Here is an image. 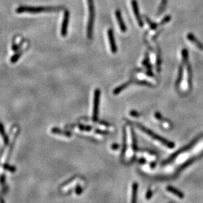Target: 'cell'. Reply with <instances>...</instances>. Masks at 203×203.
<instances>
[{"instance_id":"5","label":"cell","mask_w":203,"mask_h":203,"mask_svg":"<svg viewBox=\"0 0 203 203\" xmlns=\"http://www.w3.org/2000/svg\"><path fill=\"white\" fill-rule=\"evenodd\" d=\"M69 19V12L68 11H65L64 13V19H63V22H62V25H61V34L63 37H65V36H66V35H67Z\"/></svg>"},{"instance_id":"20","label":"cell","mask_w":203,"mask_h":203,"mask_svg":"<svg viewBox=\"0 0 203 203\" xmlns=\"http://www.w3.org/2000/svg\"><path fill=\"white\" fill-rule=\"evenodd\" d=\"M170 19H171L170 16H166V17L164 18V19L162 20V22H161L160 23V24L161 25H165L166 23H167V22H168L169 21H170Z\"/></svg>"},{"instance_id":"2","label":"cell","mask_w":203,"mask_h":203,"mask_svg":"<svg viewBox=\"0 0 203 203\" xmlns=\"http://www.w3.org/2000/svg\"><path fill=\"white\" fill-rule=\"evenodd\" d=\"M135 124L136 126V127L139 128L140 129H141V130L143 132H145L146 133V134H147L148 135H149L150 137L152 138V139H155V140L156 141H158L159 142H160L162 143V144L166 146V147H168V148H170V149H172V148H174V143H172V142H170V141H169L168 140H166V139L164 138H163L162 137H160V136H159L157 134H154V132H153L152 131H151V129H149L148 128H146L145 127H144V126H142L141 124H138V123H135Z\"/></svg>"},{"instance_id":"7","label":"cell","mask_w":203,"mask_h":203,"mask_svg":"<svg viewBox=\"0 0 203 203\" xmlns=\"http://www.w3.org/2000/svg\"><path fill=\"white\" fill-rule=\"evenodd\" d=\"M108 36L109 45H110L111 51L113 53H115L116 52H117V47H116V44H115V42L114 31L112 30V29L109 28L108 30Z\"/></svg>"},{"instance_id":"15","label":"cell","mask_w":203,"mask_h":203,"mask_svg":"<svg viewBox=\"0 0 203 203\" xmlns=\"http://www.w3.org/2000/svg\"><path fill=\"white\" fill-rule=\"evenodd\" d=\"M52 132L55 133V134H61L63 135L67 136V137H71V134H70L69 132H62L60 131V129H58L56 128H54L52 129Z\"/></svg>"},{"instance_id":"1","label":"cell","mask_w":203,"mask_h":203,"mask_svg":"<svg viewBox=\"0 0 203 203\" xmlns=\"http://www.w3.org/2000/svg\"><path fill=\"white\" fill-rule=\"evenodd\" d=\"M61 7H20L16 10V12L19 14L21 13H31V14H36V13H40L44 12H53L58 11L61 10Z\"/></svg>"},{"instance_id":"18","label":"cell","mask_w":203,"mask_h":203,"mask_svg":"<svg viewBox=\"0 0 203 203\" xmlns=\"http://www.w3.org/2000/svg\"><path fill=\"white\" fill-rule=\"evenodd\" d=\"M183 65H181L180 67H179V74H178V80H177V83H176V84L177 86H178L179 84H180V82L182 80V76H183Z\"/></svg>"},{"instance_id":"14","label":"cell","mask_w":203,"mask_h":203,"mask_svg":"<svg viewBox=\"0 0 203 203\" xmlns=\"http://www.w3.org/2000/svg\"><path fill=\"white\" fill-rule=\"evenodd\" d=\"M167 0H162L161 3H160V5L158 10V12H157V15H160L161 14V13L164 11V9L166 7V5H167Z\"/></svg>"},{"instance_id":"21","label":"cell","mask_w":203,"mask_h":203,"mask_svg":"<svg viewBox=\"0 0 203 203\" xmlns=\"http://www.w3.org/2000/svg\"><path fill=\"white\" fill-rule=\"evenodd\" d=\"M151 196H152V191L151 190H148V192H147V193H146V197L147 199H151Z\"/></svg>"},{"instance_id":"4","label":"cell","mask_w":203,"mask_h":203,"mask_svg":"<svg viewBox=\"0 0 203 203\" xmlns=\"http://www.w3.org/2000/svg\"><path fill=\"white\" fill-rule=\"evenodd\" d=\"M100 96V91L98 89H96L94 96V105H93V115H92V120L94 121H97L98 119Z\"/></svg>"},{"instance_id":"22","label":"cell","mask_w":203,"mask_h":203,"mask_svg":"<svg viewBox=\"0 0 203 203\" xmlns=\"http://www.w3.org/2000/svg\"><path fill=\"white\" fill-rule=\"evenodd\" d=\"M81 192H82L81 187H80L79 186H78V187L76 188V193L77 194H80V193H81Z\"/></svg>"},{"instance_id":"19","label":"cell","mask_w":203,"mask_h":203,"mask_svg":"<svg viewBox=\"0 0 203 203\" xmlns=\"http://www.w3.org/2000/svg\"><path fill=\"white\" fill-rule=\"evenodd\" d=\"M21 53H18L17 54H16L15 56H13L11 60V62H15L19 59L20 57H21Z\"/></svg>"},{"instance_id":"9","label":"cell","mask_w":203,"mask_h":203,"mask_svg":"<svg viewBox=\"0 0 203 203\" xmlns=\"http://www.w3.org/2000/svg\"><path fill=\"white\" fill-rule=\"evenodd\" d=\"M187 38L189 40L192 42L197 48L201 49V50H203V44L198 39H197V38H196L193 34H191V33H189V34H187Z\"/></svg>"},{"instance_id":"12","label":"cell","mask_w":203,"mask_h":203,"mask_svg":"<svg viewBox=\"0 0 203 203\" xmlns=\"http://www.w3.org/2000/svg\"><path fill=\"white\" fill-rule=\"evenodd\" d=\"M138 190V184L136 183H134L133 184V189H132V202H135L136 199V193Z\"/></svg>"},{"instance_id":"10","label":"cell","mask_w":203,"mask_h":203,"mask_svg":"<svg viewBox=\"0 0 203 203\" xmlns=\"http://www.w3.org/2000/svg\"><path fill=\"white\" fill-rule=\"evenodd\" d=\"M132 83H134L133 81L130 80V81L127 82V83H125V84H124L121 85L120 86H119V87H118L117 88H115L114 90V95L119 94V93L122 91L123 90H124V89H125L126 88H127V86H129V85H131Z\"/></svg>"},{"instance_id":"3","label":"cell","mask_w":203,"mask_h":203,"mask_svg":"<svg viewBox=\"0 0 203 203\" xmlns=\"http://www.w3.org/2000/svg\"><path fill=\"white\" fill-rule=\"evenodd\" d=\"M87 2L89 11V16L87 26V37L88 39H92L93 34V26H94V1H93V0H87Z\"/></svg>"},{"instance_id":"17","label":"cell","mask_w":203,"mask_h":203,"mask_svg":"<svg viewBox=\"0 0 203 203\" xmlns=\"http://www.w3.org/2000/svg\"><path fill=\"white\" fill-rule=\"evenodd\" d=\"M182 55H183V62L184 64H187L188 61V52L186 49H184L182 51Z\"/></svg>"},{"instance_id":"16","label":"cell","mask_w":203,"mask_h":203,"mask_svg":"<svg viewBox=\"0 0 203 203\" xmlns=\"http://www.w3.org/2000/svg\"><path fill=\"white\" fill-rule=\"evenodd\" d=\"M144 17H145V20H146V21L147 22V23L148 24V25L150 26V27H151V28L152 30L156 29V28H157L158 25H156V23H154L152 21H151V20H150L146 16H144Z\"/></svg>"},{"instance_id":"6","label":"cell","mask_w":203,"mask_h":203,"mask_svg":"<svg viewBox=\"0 0 203 203\" xmlns=\"http://www.w3.org/2000/svg\"><path fill=\"white\" fill-rule=\"evenodd\" d=\"M131 5H132V8H133V12L135 15L136 21H137L138 22L139 26H140V27H142L143 22L141 19V15H140V12H139V9L138 7V4H137V1H136V0H132Z\"/></svg>"},{"instance_id":"8","label":"cell","mask_w":203,"mask_h":203,"mask_svg":"<svg viewBox=\"0 0 203 203\" xmlns=\"http://www.w3.org/2000/svg\"><path fill=\"white\" fill-rule=\"evenodd\" d=\"M115 16H116V19H117V21L118 22L119 28H120L121 31L122 32H125L126 30H127V27H126V26L125 25V22L124 21V20L122 19L121 13V11H119V9L116 10Z\"/></svg>"},{"instance_id":"11","label":"cell","mask_w":203,"mask_h":203,"mask_svg":"<svg viewBox=\"0 0 203 203\" xmlns=\"http://www.w3.org/2000/svg\"><path fill=\"white\" fill-rule=\"evenodd\" d=\"M167 190L169 192H171L172 193L175 195L176 196H178L179 198H180V199L184 198V194H183L181 191L178 190V189H176L174 187H172V186H168V187H167Z\"/></svg>"},{"instance_id":"13","label":"cell","mask_w":203,"mask_h":203,"mask_svg":"<svg viewBox=\"0 0 203 203\" xmlns=\"http://www.w3.org/2000/svg\"><path fill=\"white\" fill-rule=\"evenodd\" d=\"M126 132L125 129L124 128V141H123V149L121 151V157H124L125 153L126 152V149H127V140H126Z\"/></svg>"},{"instance_id":"24","label":"cell","mask_w":203,"mask_h":203,"mask_svg":"<svg viewBox=\"0 0 203 203\" xmlns=\"http://www.w3.org/2000/svg\"><path fill=\"white\" fill-rule=\"evenodd\" d=\"M118 148H119V145L115 144V145H114L112 146V149H117Z\"/></svg>"},{"instance_id":"23","label":"cell","mask_w":203,"mask_h":203,"mask_svg":"<svg viewBox=\"0 0 203 203\" xmlns=\"http://www.w3.org/2000/svg\"><path fill=\"white\" fill-rule=\"evenodd\" d=\"M136 114H138L137 112L134 111H133L131 112V116H139V115H136Z\"/></svg>"}]
</instances>
